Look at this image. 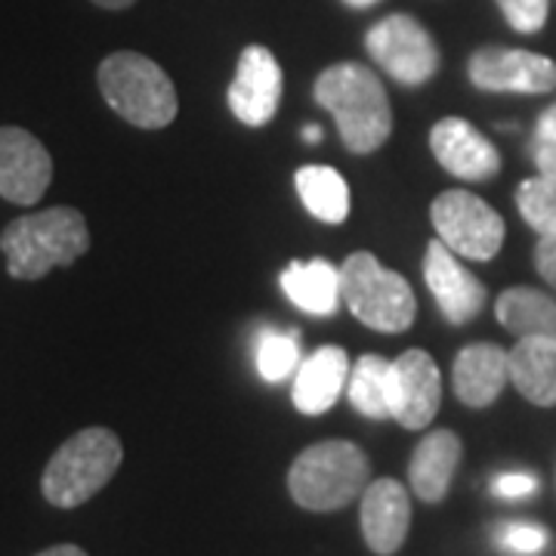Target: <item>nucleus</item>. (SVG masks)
Returning <instances> with one entry per match:
<instances>
[{"instance_id":"1","label":"nucleus","mask_w":556,"mask_h":556,"mask_svg":"<svg viewBox=\"0 0 556 556\" xmlns=\"http://www.w3.org/2000/svg\"><path fill=\"white\" fill-rule=\"evenodd\" d=\"M316 102L331 112L353 155H371L393 134V109L378 75L362 62H334L316 78Z\"/></svg>"},{"instance_id":"2","label":"nucleus","mask_w":556,"mask_h":556,"mask_svg":"<svg viewBox=\"0 0 556 556\" xmlns=\"http://www.w3.org/2000/svg\"><path fill=\"white\" fill-rule=\"evenodd\" d=\"M7 273L16 281H38L50 269L72 266L90 251L87 219L75 207H47L7 223L0 232Z\"/></svg>"},{"instance_id":"3","label":"nucleus","mask_w":556,"mask_h":556,"mask_svg":"<svg viewBox=\"0 0 556 556\" xmlns=\"http://www.w3.org/2000/svg\"><path fill=\"white\" fill-rule=\"evenodd\" d=\"M371 482L368 455L356 442L325 439L303 448L288 470V492L309 514H334L353 504Z\"/></svg>"},{"instance_id":"4","label":"nucleus","mask_w":556,"mask_h":556,"mask_svg":"<svg viewBox=\"0 0 556 556\" xmlns=\"http://www.w3.org/2000/svg\"><path fill=\"white\" fill-rule=\"evenodd\" d=\"M97 80L109 109L139 130H161L177 118L179 97L174 80L159 62L142 53L118 50L105 56L97 68Z\"/></svg>"},{"instance_id":"5","label":"nucleus","mask_w":556,"mask_h":556,"mask_svg":"<svg viewBox=\"0 0 556 556\" xmlns=\"http://www.w3.org/2000/svg\"><path fill=\"white\" fill-rule=\"evenodd\" d=\"M124 460V445L109 427H87L68 437L43 467L40 492L60 507L75 510L112 482Z\"/></svg>"},{"instance_id":"6","label":"nucleus","mask_w":556,"mask_h":556,"mask_svg":"<svg viewBox=\"0 0 556 556\" xmlns=\"http://www.w3.org/2000/svg\"><path fill=\"white\" fill-rule=\"evenodd\" d=\"M340 294L350 313L380 334H402L417 316V298L405 278L375 254L356 251L340 266Z\"/></svg>"},{"instance_id":"7","label":"nucleus","mask_w":556,"mask_h":556,"mask_svg":"<svg viewBox=\"0 0 556 556\" xmlns=\"http://www.w3.org/2000/svg\"><path fill=\"white\" fill-rule=\"evenodd\" d=\"M430 219L437 236L457 257L485 263L504 244V219L489 201H482L467 189H448L433 199Z\"/></svg>"},{"instance_id":"8","label":"nucleus","mask_w":556,"mask_h":556,"mask_svg":"<svg viewBox=\"0 0 556 556\" xmlns=\"http://www.w3.org/2000/svg\"><path fill=\"white\" fill-rule=\"evenodd\" d=\"M365 47L380 68L405 87H420L437 78L439 47L433 35L405 13H393L365 35Z\"/></svg>"},{"instance_id":"9","label":"nucleus","mask_w":556,"mask_h":556,"mask_svg":"<svg viewBox=\"0 0 556 556\" xmlns=\"http://www.w3.org/2000/svg\"><path fill=\"white\" fill-rule=\"evenodd\" d=\"M467 75L485 93H551L556 62L529 50L482 47L467 62Z\"/></svg>"},{"instance_id":"10","label":"nucleus","mask_w":556,"mask_h":556,"mask_svg":"<svg viewBox=\"0 0 556 556\" xmlns=\"http://www.w3.org/2000/svg\"><path fill=\"white\" fill-rule=\"evenodd\" d=\"M442 402V375L427 350H405L390 368V417L405 430L433 424Z\"/></svg>"},{"instance_id":"11","label":"nucleus","mask_w":556,"mask_h":556,"mask_svg":"<svg viewBox=\"0 0 556 556\" xmlns=\"http://www.w3.org/2000/svg\"><path fill=\"white\" fill-rule=\"evenodd\" d=\"M229 109L248 127H266L281 105V65L276 53L263 43L244 47L229 84Z\"/></svg>"},{"instance_id":"12","label":"nucleus","mask_w":556,"mask_h":556,"mask_svg":"<svg viewBox=\"0 0 556 556\" xmlns=\"http://www.w3.org/2000/svg\"><path fill=\"white\" fill-rule=\"evenodd\" d=\"M53 182L47 146L25 127H0V199L38 204Z\"/></svg>"},{"instance_id":"13","label":"nucleus","mask_w":556,"mask_h":556,"mask_svg":"<svg viewBox=\"0 0 556 556\" xmlns=\"http://www.w3.org/2000/svg\"><path fill=\"white\" fill-rule=\"evenodd\" d=\"M424 278H427V288L437 300L439 313L452 325H467L482 313L485 285L457 260L455 251L442 239H433L427 244Z\"/></svg>"},{"instance_id":"14","label":"nucleus","mask_w":556,"mask_h":556,"mask_svg":"<svg viewBox=\"0 0 556 556\" xmlns=\"http://www.w3.org/2000/svg\"><path fill=\"white\" fill-rule=\"evenodd\" d=\"M362 538L375 556H393L402 551L412 529V501L399 479L380 477L368 482L358 507Z\"/></svg>"},{"instance_id":"15","label":"nucleus","mask_w":556,"mask_h":556,"mask_svg":"<svg viewBox=\"0 0 556 556\" xmlns=\"http://www.w3.org/2000/svg\"><path fill=\"white\" fill-rule=\"evenodd\" d=\"M430 149L437 155L439 167L457 179L485 182L501 170V155L492 139L482 137L470 121L442 118L430 130Z\"/></svg>"},{"instance_id":"16","label":"nucleus","mask_w":556,"mask_h":556,"mask_svg":"<svg viewBox=\"0 0 556 556\" xmlns=\"http://www.w3.org/2000/svg\"><path fill=\"white\" fill-rule=\"evenodd\" d=\"M507 380H510V350H501L495 343H470L457 353L452 387L467 408H489L504 393Z\"/></svg>"},{"instance_id":"17","label":"nucleus","mask_w":556,"mask_h":556,"mask_svg":"<svg viewBox=\"0 0 556 556\" xmlns=\"http://www.w3.org/2000/svg\"><path fill=\"white\" fill-rule=\"evenodd\" d=\"M350 383V358L340 346H318L300 362L294 375V408L300 415L318 417L338 405Z\"/></svg>"},{"instance_id":"18","label":"nucleus","mask_w":556,"mask_h":556,"mask_svg":"<svg viewBox=\"0 0 556 556\" xmlns=\"http://www.w3.org/2000/svg\"><path fill=\"white\" fill-rule=\"evenodd\" d=\"M464 455V445L452 430H430L417 442L412 464H408V482L424 504H439L445 501L452 479L457 473V464Z\"/></svg>"},{"instance_id":"19","label":"nucleus","mask_w":556,"mask_h":556,"mask_svg":"<svg viewBox=\"0 0 556 556\" xmlns=\"http://www.w3.org/2000/svg\"><path fill=\"white\" fill-rule=\"evenodd\" d=\"M285 298L306 316H334L343 303L340 294V269L328 260H306L288 263V269L278 276Z\"/></svg>"},{"instance_id":"20","label":"nucleus","mask_w":556,"mask_h":556,"mask_svg":"<svg viewBox=\"0 0 556 556\" xmlns=\"http://www.w3.org/2000/svg\"><path fill=\"white\" fill-rule=\"evenodd\" d=\"M510 383L532 405H556V340L519 338L510 350Z\"/></svg>"},{"instance_id":"21","label":"nucleus","mask_w":556,"mask_h":556,"mask_svg":"<svg viewBox=\"0 0 556 556\" xmlns=\"http://www.w3.org/2000/svg\"><path fill=\"white\" fill-rule=\"evenodd\" d=\"M497 321L517 338L556 340V300L535 288H507L495 303Z\"/></svg>"},{"instance_id":"22","label":"nucleus","mask_w":556,"mask_h":556,"mask_svg":"<svg viewBox=\"0 0 556 556\" xmlns=\"http://www.w3.org/2000/svg\"><path fill=\"white\" fill-rule=\"evenodd\" d=\"M294 186L303 207L328 226H340L350 217V186L328 164H306L294 174Z\"/></svg>"},{"instance_id":"23","label":"nucleus","mask_w":556,"mask_h":556,"mask_svg":"<svg viewBox=\"0 0 556 556\" xmlns=\"http://www.w3.org/2000/svg\"><path fill=\"white\" fill-rule=\"evenodd\" d=\"M390 368H393V362L375 356V353L356 358L346 390H350V402L358 415L371 417V420L390 417Z\"/></svg>"},{"instance_id":"24","label":"nucleus","mask_w":556,"mask_h":556,"mask_svg":"<svg viewBox=\"0 0 556 556\" xmlns=\"http://www.w3.org/2000/svg\"><path fill=\"white\" fill-rule=\"evenodd\" d=\"M300 334L298 331H278V328H263L254 338V365L257 375L266 383H281L300 368Z\"/></svg>"},{"instance_id":"25","label":"nucleus","mask_w":556,"mask_h":556,"mask_svg":"<svg viewBox=\"0 0 556 556\" xmlns=\"http://www.w3.org/2000/svg\"><path fill=\"white\" fill-rule=\"evenodd\" d=\"M517 207L522 219L535 229L538 236L556 239V179L538 174L522 179L517 189Z\"/></svg>"},{"instance_id":"26","label":"nucleus","mask_w":556,"mask_h":556,"mask_svg":"<svg viewBox=\"0 0 556 556\" xmlns=\"http://www.w3.org/2000/svg\"><path fill=\"white\" fill-rule=\"evenodd\" d=\"M497 544H501V551L514 556H535L551 544V535L532 522H507L497 532Z\"/></svg>"},{"instance_id":"27","label":"nucleus","mask_w":556,"mask_h":556,"mask_svg":"<svg viewBox=\"0 0 556 556\" xmlns=\"http://www.w3.org/2000/svg\"><path fill=\"white\" fill-rule=\"evenodd\" d=\"M495 3L501 7L504 20L510 22V28L522 35L541 31L551 13V0H495Z\"/></svg>"},{"instance_id":"28","label":"nucleus","mask_w":556,"mask_h":556,"mask_svg":"<svg viewBox=\"0 0 556 556\" xmlns=\"http://www.w3.org/2000/svg\"><path fill=\"white\" fill-rule=\"evenodd\" d=\"M538 479L532 473H501V477L492 482V492L501 497H529L535 495Z\"/></svg>"},{"instance_id":"29","label":"nucleus","mask_w":556,"mask_h":556,"mask_svg":"<svg viewBox=\"0 0 556 556\" xmlns=\"http://www.w3.org/2000/svg\"><path fill=\"white\" fill-rule=\"evenodd\" d=\"M535 266L541 278L556 288V239H547V236H541L538 239V248H535Z\"/></svg>"},{"instance_id":"30","label":"nucleus","mask_w":556,"mask_h":556,"mask_svg":"<svg viewBox=\"0 0 556 556\" xmlns=\"http://www.w3.org/2000/svg\"><path fill=\"white\" fill-rule=\"evenodd\" d=\"M535 164L541 174H547V177L556 179V142H544V139H538Z\"/></svg>"},{"instance_id":"31","label":"nucleus","mask_w":556,"mask_h":556,"mask_svg":"<svg viewBox=\"0 0 556 556\" xmlns=\"http://www.w3.org/2000/svg\"><path fill=\"white\" fill-rule=\"evenodd\" d=\"M538 139H544V142H556V105L554 109H547V112L538 118Z\"/></svg>"},{"instance_id":"32","label":"nucleus","mask_w":556,"mask_h":556,"mask_svg":"<svg viewBox=\"0 0 556 556\" xmlns=\"http://www.w3.org/2000/svg\"><path fill=\"white\" fill-rule=\"evenodd\" d=\"M38 556H90L84 547L78 544H56V547H47V551H40Z\"/></svg>"},{"instance_id":"33","label":"nucleus","mask_w":556,"mask_h":556,"mask_svg":"<svg viewBox=\"0 0 556 556\" xmlns=\"http://www.w3.org/2000/svg\"><path fill=\"white\" fill-rule=\"evenodd\" d=\"M90 3H97L102 10H127V7H134L137 0H90Z\"/></svg>"},{"instance_id":"34","label":"nucleus","mask_w":556,"mask_h":556,"mask_svg":"<svg viewBox=\"0 0 556 556\" xmlns=\"http://www.w3.org/2000/svg\"><path fill=\"white\" fill-rule=\"evenodd\" d=\"M303 139H306L309 146L321 142V127H318V124H306V127H303Z\"/></svg>"},{"instance_id":"35","label":"nucleus","mask_w":556,"mask_h":556,"mask_svg":"<svg viewBox=\"0 0 556 556\" xmlns=\"http://www.w3.org/2000/svg\"><path fill=\"white\" fill-rule=\"evenodd\" d=\"M346 7H353V10H365V7H375L380 0H343Z\"/></svg>"}]
</instances>
